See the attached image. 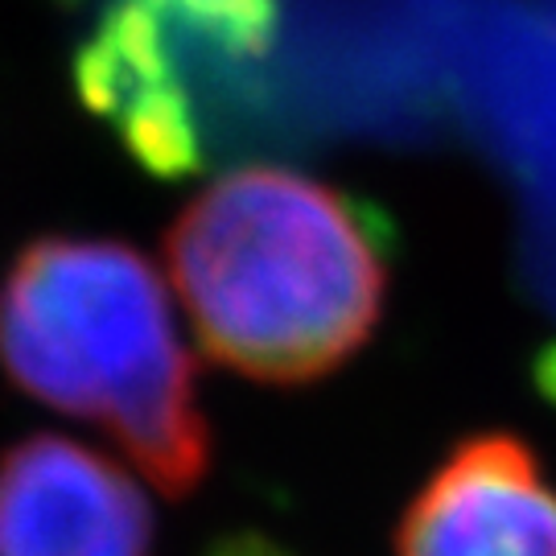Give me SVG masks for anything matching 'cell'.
Returning <instances> with one entry per match:
<instances>
[{"label":"cell","instance_id":"obj_1","mask_svg":"<svg viewBox=\"0 0 556 556\" xmlns=\"http://www.w3.org/2000/svg\"><path fill=\"white\" fill-rule=\"evenodd\" d=\"M165 264L202 351L273 388L346 367L388 301L376 219L330 181L273 161L239 165L186 202Z\"/></svg>","mask_w":556,"mask_h":556},{"label":"cell","instance_id":"obj_2","mask_svg":"<svg viewBox=\"0 0 556 556\" xmlns=\"http://www.w3.org/2000/svg\"><path fill=\"white\" fill-rule=\"evenodd\" d=\"M0 371L100 425L165 495L211 475V425L157 268L116 239L41 236L0 280Z\"/></svg>","mask_w":556,"mask_h":556},{"label":"cell","instance_id":"obj_3","mask_svg":"<svg viewBox=\"0 0 556 556\" xmlns=\"http://www.w3.org/2000/svg\"><path fill=\"white\" fill-rule=\"evenodd\" d=\"M280 0H112L75 54L83 108L153 178L289 137Z\"/></svg>","mask_w":556,"mask_h":556},{"label":"cell","instance_id":"obj_4","mask_svg":"<svg viewBox=\"0 0 556 556\" xmlns=\"http://www.w3.org/2000/svg\"><path fill=\"white\" fill-rule=\"evenodd\" d=\"M157 519L124 466L38 433L0 454V556H153Z\"/></svg>","mask_w":556,"mask_h":556},{"label":"cell","instance_id":"obj_5","mask_svg":"<svg viewBox=\"0 0 556 556\" xmlns=\"http://www.w3.org/2000/svg\"><path fill=\"white\" fill-rule=\"evenodd\" d=\"M396 556H556V482L516 433L457 441L420 482Z\"/></svg>","mask_w":556,"mask_h":556}]
</instances>
